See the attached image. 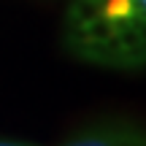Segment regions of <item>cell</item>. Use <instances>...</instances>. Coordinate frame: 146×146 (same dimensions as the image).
Segmentation results:
<instances>
[{
  "instance_id": "7a4b0ae2",
  "label": "cell",
  "mask_w": 146,
  "mask_h": 146,
  "mask_svg": "<svg viewBox=\"0 0 146 146\" xmlns=\"http://www.w3.org/2000/svg\"><path fill=\"white\" fill-rule=\"evenodd\" d=\"M0 146H33V143H14V141H0Z\"/></svg>"
},
{
  "instance_id": "6da1fadb",
  "label": "cell",
  "mask_w": 146,
  "mask_h": 146,
  "mask_svg": "<svg viewBox=\"0 0 146 146\" xmlns=\"http://www.w3.org/2000/svg\"><path fill=\"white\" fill-rule=\"evenodd\" d=\"M62 146H146V130L127 122H103L76 133Z\"/></svg>"
}]
</instances>
